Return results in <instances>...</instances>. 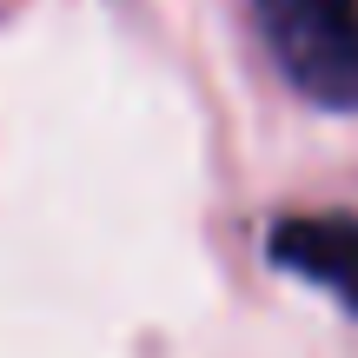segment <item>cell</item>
<instances>
[{
	"label": "cell",
	"instance_id": "1",
	"mask_svg": "<svg viewBox=\"0 0 358 358\" xmlns=\"http://www.w3.org/2000/svg\"><path fill=\"white\" fill-rule=\"evenodd\" d=\"M279 66L319 106H358V0H252Z\"/></svg>",
	"mask_w": 358,
	"mask_h": 358
},
{
	"label": "cell",
	"instance_id": "2",
	"mask_svg": "<svg viewBox=\"0 0 358 358\" xmlns=\"http://www.w3.org/2000/svg\"><path fill=\"white\" fill-rule=\"evenodd\" d=\"M266 252L285 272L325 285L345 312H358V213H292L272 226Z\"/></svg>",
	"mask_w": 358,
	"mask_h": 358
}]
</instances>
